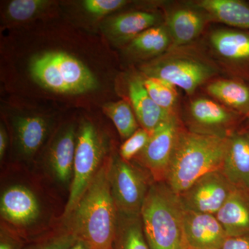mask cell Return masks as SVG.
<instances>
[{"label": "cell", "instance_id": "6da1fadb", "mask_svg": "<svg viewBox=\"0 0 249 249\" xmlns=\"http://www.w3.org/2000/svg\"><path fill=\"white\" fill-rule=\"evenodd\" d=\"M111 155L85 190L70 215L61 219L65 227L89 249H113L118 211L109 182Z\"/></svg>", "mask_w": 249, "mask_h": 249}, {"label": "cell", "instance_id": "7a4b0ae2", "mask_svg": "<svg viewBox=\"0 0 249 249\" xmlns=\"http://www.w3.org/2000/svg\"><path fill=\"white\" fill-rule=\"evenodd\" d=\"M228 138L195 133L183 124L165 182L179 195L206 174L222 169Z\"/></svg>", "mask_w": 249, "mask_h": 249}, {"label": "cell", "instance_id": "3957f363", "mask_svg": "<svg viewBox=\"0 0 249 249\" xmlns=\"http://www.w3.org/2000/svg\"><path fill=\"white\" fill-rule=\"evenodd\" d=\"M183 210L178 195L165 181L152 183L141 211L150 249H185Z\"/></svg>", "mask_w": 249, "mask_h": 249}, {"label": "cell", "instance_id": "277c9868", "mask_svg": "<svg viewBox=\"0 0 249 249\" xmlns=\"http://www.w3.org/2000/svg\"><path fill=\"white\" fill-rule=\"evenodd\" d=\"M45 199L38 191L24 181H10L1 186V224L26 242L34 240L55 227H51Z\"/></svg>", "mask_w": 249, "mask_h": 249}, {"label": "cell", "instance_id": "5b68a950", "mask_svg": "<svg viewBox=\"0 0 249 249\" xmlns=\"http://www.w3.org/2000/svg\"><path fill=\"white\" fill-rule=\"evenodd\" d=\"M142 70L145 76L167 82L188 95H193L217 73V69L209 59L183 47L170 49Z\"/></svg>", "mask_w": 249, "mask_h": 249}, {"label": "cell", "instance_id": "8992f818", "mask_svg": "<svg viewBox=\"0 0 249 249\" xmlns=\"http://www.w3.org/2000/svg\"><path fill=\"white\" fill-rule=\"evenodd\" d=\"M30 71L39 84L54 92L78 94L97 87L96 79L89 69L64 52H48L34 57Z\"/></svg>", "mask_w": 249, "mask_h": 249}, {"label": "cell", "instance_id": "52a82bcc", "mask_svg": "<svg viewBox=\"0 0 249 249\" xmlns=\"http://www.w3.org/2000/svg\"><path fill=\"white\" fill-rule=\"evenodd\" d=\"M108 144L104 134L89 120L78 126L73 175L68 200L61 219L70 215L89 183L108 157Z\"/></svg>", "mask_w": 249, "mask_h": 249}, {"label": "cell", "instance_id": "ba28073f", "mask_svg": "<svg viewBox=\"0 0 249 249\" xmlns=\"http://www.w3.org/2000/svg\"><path fill=\"white\" fill-rule=\"evenodd\" d=\"M109 182L118 212L140 215L142 204L154 182L150 173L120 156L111 155Z\"/></svg>", "mask_w": 249, "mask_h": 249}, {"label": "cell", "instance_id": "9c48e42d", "mask_svg": "<svg viewBox=\"0 0 249 249\" xmlns=\"http://www.w3.org/2000/svg\"><path fill=\"white\" fill-rule=\"evenodd\" d=\"M182 125L177 113L172 114L154 129L146 146L133 160L150 173L155 182L165 181Z\"/></svg>", "mask_w": 249, "mask_h": 249}, {"label": "cell", "instance_id": "30bf717a", "mask_svg": "<svg viewBox=\"0 0 249 249\" xmlns=\"http://www.w3.org/2000/svg\"><path fill=\"white\" fill-rule=\"evenodd\" d=\"M242 116L217 101L197 98L190 103L186 114V128L204 135L228 138L235 132Z\"/></svg>", "mask_w": 249, "mask_h": 249}, {"label": "cell", "instance_id": "8fae6325", "mask_svg": "<svg viewBox=\"0 0 249 249\" xmlns=\"http://www.w3.org/2000/svg\"><path fill=\"white\" fill-rule=\"evenodd\" d=\"M234 188L217 170L201 177L178 196L183 209L215 215Z\"/></svg>", "mask_w": 249, "mask_h": 249}, {"label": "cell", "instance_id": "7c38bea8", "mask_svg": "<svg viewBox=\"0 0 249 249\" xmlns=\"http://www.w3.org/2000/svg\"><path fill=\"white\" fill-rule=\"evenodd\" d=\"M78 126L67 124L56 130L49 141L45 166L54 181L64 187L71 186L73 175Z\"/></svg>", "mask_w": 249, "mask_h": 249}, {"label": "cell", "instance_id": "4fadbf2b", "mask_svg": "<svg viewBox=\"0 0 249 249\" xmlns=\"http://www.w3.org/2000/svg\"><path fill=\"white\" fill-rule=\"evenodd\" d=\"M182 232L185 249H221L228 237L214 214L184 209Z\"/></svg>", "mask_w": 249, "mask_h": 249}, {"label": "cell", "instance_id": "5bb4252c", "mask_svg": "<svg viewBox=\"0 0 249 249\" xmlns=\"http://www.w3.org/2000/svg\"><path fill=\"white\" fill-rule=\"evenodd\" d=\"M13 137L19 159L31 160L48 138L51 123L44 116L31 114L13 119Z\"/></svg>", "mask_w": 249, "mask_h": 249}, {"label": "cell", "instance_id": "9a60e30c", "mask_svg": "<svg viewBox=\"0 0 249 249\" xmlns=\"http://www.w3.org/2000/svg\"><path fill=\"white\" fill-rule=\"evenodd\" d=\"M165 21L173 42L171 49H173L184 47L196 40L202 34L210 19L202 10L191 3L188 6L170 10Z\"/></svg>", "mask_w": 249, "mask_h": 249}, {"label": "cell", "instance_id": "2e32d148", "mask_svg": "<svg viewBox=\"0 0 249 249\" xmlns=\"http://www.w3.org/2000/svg\"><path fill=\"white\" fill-rule=\"evenodd\" d=\"M235 188L249 193V133L235 131L228 138L227 152L220 170Z\"/></svg>", "mask_w": 249, "mask_h": 249}, {"label": "cell", "instance_id": "e0dca14e", "mask_svg": "<svg viewBox=\"0 0 249 249\" xmlns=\"http://www.w3.org/2000/svg\"><path fill=\"white\" fill-rule=\"evenodd\" d=\"M209 41L219 58L242 69L249 76V31L219 29L211 33Z\"/></svg>", "mask_w": 249, "mask_h": 249}, {"label": "cell", "instance_id": "ac0fdd59", "mask_svg": "<svg viewBox=\"0 0 249 249\" xmlns=\"http://www.w3.org/2000/svg\"><path fill=\"white\" fill-rule=\"evenodd\" d=\"M131 106L142 128L152 133L163 121L173 113L160 108L152 99L145 86L142 78L134 77L128 85Z\"/></svg>", "mask_w": 249, "mask_h": 249}, {"label": "cell", "instance_id": "d6986e66", "mask_svg": "<svg viewBox=\"0 0 249 249\" xmlns=\"http://www.w3.org/2000/svg\"><path fill=\"white\" fill-rule=\"evenodd\" d=\"M216 217L228 237L249 235V193L234 188Z\"/></svg>", "mask_w": 249, "mask_h": 249}, {"label": "cell", "instance_id": "ffe728a7", "mask_svg": "<svg viewBox=\"0 0 249 249\" xmlns=\"http://www.w3.org/2000/svg\"><path fill=\"white\" fill-rule=\"evenodd\" d=\"M160 14L148 11H133L116 16L106 26L108 36L118 42H130L143 31L160 25Z\"/></svg>", "mask_w": 249, "mask_h": 249}, {"label": "cell", "instance_id": "44dd1931", "mask_svg": "<svg viewBox=\"0 0 249 249\" xmlns=\"http://www.w3.org/2000/svg\"><path fill=\"white\" fill-rule=\"evenodd\" d=\"M210 21L249 30V4L240 0H199L193 2Z\"/></svg>", "mask_w": 249, "mask_h": 249}, {"label": "cell", "instance_id": "7402d4cb", "mask_svg": "<svg viewBox=\"0 0 249 249\" xmlns=\"http://www.w3.org/2000/svg\"><path fill=\"white\" fill-rule=\"evenodd\" d=\"M206 92L218 103L249 119V86L238 80L219 79L211 82Z\"/></svg>", "mask_w": 249, "mask_h": 249}, {"label": "cell", "instance_id": "603a6c76", "mask_svg": "<svg viewBox=\"0 0 249 249\" xmlns=\"http://www.w3.org/2000/svg\"><path fill=\"white\" fill-rule=\"evenodd\" d=\"M173 47L171 37L165 24L143 31L129 42L127 50L137 58L160 56Z\"/></svg>", "mask_w": 249, "mask_h": 249}, {"label": "cell", "instance_id": "cb8c5ba5", "mask_svg": "<svg viewBox=\"0 0 249 249\" xmlns=\"http://www.w3.org/2000/svg\"><path fill=\"white\" fill-rule=\"evenodd\" d=\"M113 249H150L142 217L118 212L117 227Z\"/></svg>", "mask_w": 249, "mask_h": 249}, {"label": "cell", "instance_id": "d4e9b609", "mask_svg": "<svg viewBox=\"0 0 249 249\" xmlns=\"http://www.w3.org/2000/svg\"><path fill=\"white\" fill-rule=\"evenodd\" d=\"M103 111L112 121L121 138L124 141L139 129L133 108L126 100L106 103L103 106Z\"/></svg>", "mask_w": 249, "mask_h": 249}, {"label": "cell", "instance_id": "484cf974", "mask_svg": "<svg viewBox=\"0 0 249 249\" xmlns=\"http://www.w3.org/2000/svg\"><path fill=\"white\" fill-rule=\"evenodd\" d=\"M77 241L76 237L61 221L60 226L27 242L23 249H69Z\"/></svg>", "mask_w": 249, "mask_h": 249}, {"label": "cell", "instance_id": "4316f807", "mask_svg": "<svg viewBox=\"0 0 249 249\" xmlns=\"http://www.w3.org/2000/svg\"><path fill=\"white\" fill-rule=\"evenodd\" d=\"M142 81L147 92L156 104L165 111L176 112L175 107L178 101L176 87L167 82L150 77H144Z\"/></svg>", "mask_w": 249, "mask_h": 249}, {"label": "cell", "instance_id": "83f0119b", "mask_svg": "<svg viewBox=\"0 0 249 249\" xmlns=\"http://www.w3.org/2000/svg\"><path fill=\"white\" fill-rule=\"evenodd\" d=\"M51 3L45 0H13L6 7L5 16L10 22H24L42 13Z\"/></svg>", "mask_w": 249, "mask_h": 249}, {"label": "cell", "instance_id": "f1b7e54d", "mask_svg": "<svg viewBox=\"0 0 249 249\" xmlns=\"http://www.w3.org/2000/svg\"><path fill=\"white\" fill-rule=\"evenodd\" d=\"M151 133L145 129L139 128L121 145L119 156L126 161L133 160L146 146Z\"/></svg>", "mask_w": 249, "mask_h": 249}, {"label": "cell", "instance_id": "f546056e", "mask_svg": "<svg viewBox=\"0 0 249 249\" xmlns=\"http://www.w3.org/2000/svg\"><path fill=\"white\" fill-rule=\"evenodd\" d=\"M129 1L124 0H85L83 7L95 17H102L124 7Z\"/></svg>", "mask_w": 249, "mask_h": 249}, {"label": "cell", "instance_id": "4dcf8cb0", "mask_svg": "<svg viewBox=\"0 0 249 249\" xmlns=\"http://www.w3.org/2000/svg\"><path fill=\"white\" fill-rule=\"evenodd\" d=\"M27 242L16 232L1 224L0 249H23Z\"/></svg>", "mask_w": 249, "mask_h": 249}, {"label": "cell", "instance_id": "1f68e13d", "mask_svg": "<svg viewBox=\"0 0 249 249\" xmlns=\"http://www.w3.org/2000/svg\"><path fill=\"white\" fill-rule=\"evenodd\" d=\"M221 249H249V235L228 237Z\"/></svg>", "mask_w": 249, "mask_h": 249}, {"label": "cell", "instance_id": "d6a6232c", "mask_svg": "<svg viewBox=\"0 0 249 249\" xmlns=\"http://www.w3.org/2000/svg\"><path fill=\"white\" fill-rule=\"evenodd\" d=\"M9 143V137L7 132L4 124H1L0 127V160H4L6 149Z\"/></svg>", "mask_w": 249, "mask_h": 249}, {"label": "cell", "instance_id": "836d02e7", "mask_svg": "<svg viewBox=\"0 0 249 249\" xmlns=\"http://www.w3.org/2000/svg\"><path fill=\"white\" fill-rule=\"evenodd\" d=\"M69 249H89L88 248V246L83 243L81 241H77L76 244L72 246Z\"/></svg>", "mask_w": 249, "mask_h": 249}, {"label": "cell", "instance_id": "e575fe53", "mask_svg": "<svg viewBox=\"0 0 249 249\" xmlns=\"http://www.w3.org/2000/svg\"><path fill=\"white\" fill-rule=\"evenodd\" d=\"M247 132H248L249 133V130H247Z\"/></svg>", "mask_w": 249, "mask_h": 249}]
</instances>
